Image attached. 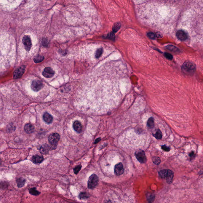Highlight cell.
I'll return each mask as SVG.
<instances>
[{"label":"cell","mask_w":203,"mask_h":203,"mask_svg":"<svg viewBox=\"0 0 203 203\" xmlns=\"http://www.w3.org/2000/svg\"><path fill=\"white\" fill-rule=\"evenodd\" d=\"M182 70L185 73L187 74H192L196 70V66L194 63L187 61L184 63L182 67Z\"/></svg>","instance_id":"obj_1"},{"label":"cell","mask_w":203,"mask_h":203,"mask_svg":"<svg viewBox=\"0 0 203 203\" xmlns=\"http://www.w3.org/2000/svg\"><path fill=\"white\" fill-rule=\"evenodd\" d=\"M98 178L97 175L93 174L89 177L88 181V187L90 189H93L98 184Z\"/></svg>","instance_id":"obj_2"},{"label":"cell","mask_w":203,"mask_h":203,"mask_svg":"<svg viewBox=\"0 0 203 203\" xmlns=\"http://www.w3.org/2000/svg\"><path fill=\"white\" fill-rule=\"evenodd\" d=\"M60 139V135L58 133H54L52 134L49 136L48 140L50 144H51L54 147V146L56 147Z\"/></svg>","instance_id":"obj_3"},{"label":"cell","mask_w":203,"mask_h":203,"mask_svg":"<svg viewBox=\"0 0 203 203\" xmlns=\"http://www.w3.org/2000/svg\"><path fill=\"white\" fill-rule=\"evenodd\" d=\"M135 155L137 160L141 164H144L147 161V158L144 153V151L143 150L137 151L135 152Z\"/></svg>","instance_id":"obj_4"},{"label":"cell","mask_w":203,"mask_h":203,"mask_svg":"<svg viewBox=\"0 0 203 203\" xmlns=\"http://www.w3.org/2000/svg\"><path fill=\"white\" fill-rule=\"evenodd\" d=\"M26 66L22 65L16 69L13 74V78L14 79H18L21 78L24 74Z\"/></svg>","instance_id":"obj_5"},{"label":"cell","mask_w":203,"mask_h":203,"mask_svg":"<svg viewBox=\"0 0 203 203\" xmlns=\"http://www.w3.org/2000/svg\"><path fill=\"white\" fill-rule=\"evenodd\" d=\"M43 86L42 82L39 80H34L31 84V89L35 92L39 91L43 87Z\"/></svg>","instance_id":"obj_6"},{"label":"cell","mask_w":203,"mask_h":203,"mask_svg":"<svg viewBox=\"0 0 203 203\" xmlns=\"http://www.w3.org/2000/svg\"><path fill=\"white\" fill-rule=\"evenodd\" d=\"M22 42L23 44H24L25 49L27 51H29L32 47V42L30 36L28 35H25L23 37Z\"/></svg>","instance_id":"obj_7"},{"label":"cell","mask_w":203,"mask_h":203,"mask_svg":"<svg viewBox=\"0 0 203 203\" xmlns=\"http://www.w3.org/2000/svg\"><path fill=\"white\" fill-rule=\"evenodd\" d=\"M42 74L46 78H51L54 75V71L51 67H46L44 70Z\"/></svg>","instance_id":"obj_8"},{"label":"cell","mask_w":203,"mask_h":203,"mask_svg":"<svg viewBox=\"0 0 203 203\" xmlns=\"http://www.w3.org/2000/svg\"><path fill=\"white\" fill-rule=\"evenodd\" d=\"M124 173V168L123 164L121 163L117 164L114 167V173L116 175L120 176L122 175Z\"/></svg>","instance_id":"obj_9"},{"label":"cell","mask_w":203,"mask_h":203,"mask_svg":"<svg viewBox=\"0 0 203 203\" xmlns=\"http://www.w3.org/2000/svg\"><path fill=\"white\" fill-rule=\"evenodd\" d=\"M73 128L75 131L78 133H81L82 131V126L81 123L78 121H75L73 123Z\"/></svg>","instance_id":"obj_10"},{"label":"cell","mask_w":203,"mask_h":203,"mask_svg":"<svg viewBox=\"0 0 203 203\" xmlns=\"http://www.w3.org/2000/svg\"><path fill=\"white\" fill-rule=\"evenodd\" d=\"M176 35L178 38L181 40H185L187 39V35L186 33L183 31H178L176 33Z\"/></svg>","instance_id":"obj_11"},{"label":"cell","mask_w":203,"mask_h":203,"mask_svg":"<svg viewBox=\"0 0 203 203\" xmlns=\"http://www.w3.org/2000/svg\"><path fill=\"white\" fill-rule=\"evenodd\" d=\"M43 120L46 123L50 124L53 121V117L51 114L47 112H45L43 114Z\"/></svg>","instance_id":"obj_12"},{"label":"cell","mask_w":203,"mask_h":203,"mask_svg":"<svg viewBox=\"0 0 203 203\" xmlns=\"http://www.w3.org/2000/svg\"><path fill=\"white\" fill-rule=\"evenodd\" d=\"M43 160L44 157L43 156L38 155H34L32 158V161L33 162V163L35 164H40Z\"/></svg>","instance_id":"obj_13"},{"label":"cell","mask_w":203,"mask_h":203,"mask_svg":"<svg viewBox=\"0 0 203 203\" xmlns=\"http://www.w3.org/2000/svg\"><path fill=\"white\" fill-rule=\"evenodd\" d=\"M24 130L28 134H31L34 132L35 128L32 124L31 123H27L25 125Z\"/></svg>","instance_id":"obj_14"},{"label":"cell","mask_w":203,"mask_h":203,"mask_svg":"<svg viewBox=\"0 0 203 203\" xmlns=\"http://www.w3.org/2000/svg\"><path fill=\"white\" fill-rule=\"evenodd\" d=\"M50 148L49 146L47 144H43L40 149V153L43 154H47L49 153L50 150Z\"/></svg>","instance_id":"obj_15"},{"label":"cell","mask_w":203,"mask_h":203,"mask_svg":"<svg viewBox=\"0 0 203 203\" xmlns=\"http://www.w3.org/2000/svg\"><path fill=\"white\" fill-rule=\"evenodd\" d=\"M174 175V173L171 170L168 169V174L166 178L167 183L171 184L172 183Z\"/></svg>","instance_id":"obj_16"},{"label":"cell","mask_w":203,"mask_h":203,"mask_svg":"<svg viewBox=\"0 0 203 203\" xmlns=\"http://www.w3.org/2000/svg\"><path fill=\"white\" fill-rule=\"evenodd\" d=\"M18 187L21 188L24 186L26 183V180L23 178H19L16 180Z\"/></svg>","instance_id":"obj_17"},{"label":"cell","mask_w":203,"mask_h":203,"mask_svg":"<svg viewBox=\"0 0 203 203\" xmlns=\"http://www.w3.org/2000/svg\"><path fill=\"white\" fill-rule=\"evenodd\" d=\"M44 59V56L40 55H38L37 56L34 57L33 60L35 63H39L42 62Z\"/></svg>","instance_id":"obj_18"},{"label":"cell","mask_w":203,"mask_h":203,"mask_svg":"<svg viewBox=\"0 0 203 203\" xmlns=\"http://www.w3.org/2000/svg\"><path fill=\"white\" fill-rule=\"evenodd\" d=\"M154 119L153 118L151 117L148 120V122H147V126L148 128H150V129H152L154 127Z\"/></svg>","instance_id":"obj_19"},{"label":"cell","mask_w":203,"mask_h":203,"mask_svg":"<svg viewBox=\"0 0 203 203\" xmlns=\"http://www.w3.org/2000/svg\"><path fill=\"white\" fill-rule=\"evenodd\" d=\"M29 192L31 195L35 196H38V195H39L40 194V193L37 190L35 187H33L32 188H30L29 190Z\"/></svg>","instance_id":"obj_20"},{"label":"cell","mask_w":203,"mask_h":203,"mask_svg":"<svg viewBox=\"0 0 203 203\" xmlns=\"http://www.w3.org/2000/svg\"><path fill=\"white\" fill-rule=\"evenodd\" d=\"M168 173V169H164L159 172V175L162 178H166Z\"/></svg>","instance_id":"obj_21"},{"label":"cell","mask_w":203,"mask_h":203,"mask_svg":"<svg viewBox=\"0 0 203 203\" xmlns=\"http://www.w3.org/2000/svg\"><path fill=\"white\" fill-rule=\"evenodd\" d=\"M103 52V49L102 48H100L97 49L95 54V57L97 58H98L102 55Z\"/></svg>","instance_id":"obj_22"},{"label":"cell","mask_w":203,"mask_h":203,"mask_svg":"<svg viewBox=\"0 0 203 203\" xmlns=\"http://www.w3.org/2000/svg\"><path fill=\"white\" fill-rule=\"evenodd\" d=\"M166 47L167 49L168 50H169L171 51L174 52L178 53V52L180 51L177 48H176V47H175V46H173V45H168V46H167Z\"/></svg>","instance_id":"obj_23"},{"label":"cell","mask_w":203,"mask_h":203,"mask_svg":"<svg viewBox=\"0 0 203 203\" xmlns=\"http://www.w3.org/2000/svg\"><path fill=\"white\" fill-rule=\"evenodd\" d=\"M79 198L81 199H86L89 197L88 193L85 192H81L79 194Z\"/></svg>","instance_id":"obj_24"},{"label":"cell","mask_w":203,"mask_h":203,"mask_svg":"<svg viewBox=\"0 0 203 203\" xmlns=\"http://www.w3.org/2000/svg\"><path fill=\"white\" fill-rule=\"evenodd\" d=\"M121 25V24L120 23H117L115 24L114 26H113V29H112L113 32H116L120 28Z\"/></svg>","instance_id":"obj_25"},{"label":"cell","mask_w":203,"mask_h":203,"mask_svg":"<svg viewBox=\"0 0 203 203\" xmlns=\"http://www.w3.org/2000/svg\"><path fill=\"white\" fill-rule=\"evenodd\" d=\"M153 136H154L157 139H162V132H161L160 130L158 129L157 131H156L155 134L154 135H153Z\"/></svg>","instance_id":"obj_26"},{"label":"cell","mask_w":203,"mask_h":203,"mask_svg":"<svg viewBox=\"0 0 203 203\" xmlns=\"http://www.w3.org/2000/svg\"><path fill=\"white\" fill-rule=\"evenodd\" d=\"M152 161L153 163L155 164L158 165L160 164L161 162L160 158L157 157H152Z\"/></svg>","instance_id":"obj_27"},{"label":"cell","mask_w":203,"mask_h":203,"mask_svg":"<svg viewBox=\"0 0 203 203\" xmlns=\"http://www.w3.org/2000/svg\"><path fill=\"white\" fill-rule=\"evenodd\" d=\"M81 167H82L81 165H79L77 166L76 167H75L74 168L73 170H74V173L76 174V175L79 172V171H80V170H81Z\"/></svg>","instance_id":"obj_28"},{"label":"cell","mask_w":203,"mask_h":203,"mask_svg":"<svg viewBox=\"0 0 203 203\" xmlns=\"http://www.w3.org/2000/svg\"><path fill=\"white\" fill-rule=\"evenodd\" d=\"M147 35H148V37H149L150 39H155V35L153 33H148Z\"/></svg>","instance_id":"obj_29"},{"label":"cell","mask_w":203,"mask_h":203,"mask_svg":"<svg viewBox=\"0 0 203 203\" xmlns=\"http://www.w3.org/2000/svg\"><path fill=\"white\" fill-rule=\"evenodd\" d=\"M164 55L166 58L169 60H171L173 59V56L170 54L166 53H165Z\"/></svg>","instance_id":"obj_30"},{"label":"cell","mask_w":203,"mask_h":203,"mask_svg":"<svg viewBox=\"0 0 203 203\" xmlns=\"http://www.w3.org/2000/svg\"><path fill=\"white\" fill-rule=\"evenodd\" d=\"M162 148L164 150L167 152H169L170 150V148L169 147H167L166 145H163L162 146Z\"/></svg>","instance_id":"obj_31"},{"label":"cell","mask_w":203,"mask_h":203,"mask_svg":"<svg viewBox=\"0 0 203 203\" xmlns=\"http://www.w3.org/2000/svg\"><path fill=\"white\" fill-rule=\"evenodd\" d=\"M46 42H47V40L46 39H44V40H42V45L44 46H47V44H46Z\"/></svg>","instance_id":"obj_32"},{"label":"cell","mask_w":203,"mask_h":203,"mask_svg":"<svg viewBox=\"0 0 203 203\" xmlns=\"http://www.w3.org/2000/svg\"><path fill=\"white\" fill-rule=\"evenodd\" d=\"M156 36L157 37L160 38H162V34L160 33L157 32L156 33Z\"/></svg>","instance_id":"obj_33"},{"label":"cell","mask_w":203,"mask_h":203,"mask_svg":"<svg viewBox=\"0 0 203 203\" xmlns=\"http://www.w3.org/2000/svg\"><path fill=\"white\" fill-rule=\"evenodd\" d=\"M194 152H191L190 154V156L191 157H194Z\"/></svg>","instance_id":"obj_34"},{"label":"cell","mask_w":203,"mask_h":203,"mask_svg":"<svg viewBox=\"0 0 203 203\" xmlns=\"http://www.w3.org/2000/svg\"><path fill=\"white\" fill-rule=\"evenodd\" d=\"M100 138H98V139H97V140H96L95 142V144L97 143H98V142L99 141H100Z\"/></svg>","instance_id":"obj_35"}]
</instances>
